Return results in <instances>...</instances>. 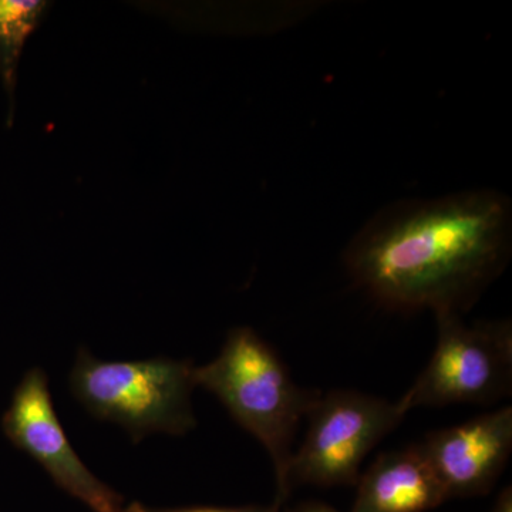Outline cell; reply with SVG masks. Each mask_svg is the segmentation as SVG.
<instances>
[{
  "label": "cell",
  "instance_id": "cell-3",
  "mask_svg": "<svg viewBox=\"0 0 512 512\" xmlns=\"http://www.w3.org/2000/svg\"><path fill=\"white\" fill-rule=\"evenodd\" d=\"M194 365L167 357L104 362L86 348L70 373L73 396L96 419L113 421L140 441L151 433L184 436L195 429Z\"/></svg>",
  "mask_w": 512,
  "mask_h": 512
},
{
  "label": "cell",
  "instance_id": "cell-9",
  "mask_svg": "<svg viewBox=\"0 0 512 512\" xmlns=\"http://www.w3.org/2000/svg\"><path fill=\"white\" fill-rule=\"evenodd\" d=\"M49 9L43 0H0V83L8 100V127L15 120L20 57Z\"/></svg>",
  "mask_w": 512,
  "mask_h": 512
},
{
  "label": "cell",
  "instance_id": "cell-1",
  "mask_svg": "<svg viewBox=\"0 0 512 512\" xmlns=\"http://www.w3.org/2000/svg\"><path fill=\"white\" fill-rule=\"evenodd\" d=\"M511 252V200L481 188L384 205L350 239L343 264L389 311L463 316L503 275Z\"/></svg>",
  "mask_w": 512,
  "mask_h": 512
},
{
  "label": "cell",
  "instance_id": "cell-11",
  "mask_svg": "<svg viewBox=\"0 0 512 512\" xmlns=\"http://www.w3.org/2000/svg\"><path fill=\"white\" fill-rule=\"evenodd\" d=\"M493 512H512V490L511 487L504 488L498 495L497 503Z\"/></svg>",
  "mask_w": 512,
  "mask_h": 512
},
{
  "label": "cell",
  "instance_id": "cell-4",
  "mask_svg": "<svg viewBox=\"0 0 512 512\" xmlns=\"http://www.w3.org/2000/svg\"><path fill=\"white\" fill-rule=\"evenodd\" d=\"M436 316L437 342L429 363L397 400L404 414L419 407L494 404L512 392L511 320L467 323L456 313Z\"/></svg>",
  "mask_w": 512,
  "mask_h": 512
},
{
  "label": "cell",
  "instance_id": "cell-5",
  "mask_svg": "<svg viewBox=\"0 0 512 512\" xmlns=\"http://www.w3.org/2000/svg\"><path fill=\"white\" fill-rule=\"evenodd\" d=\"M404 419L397 403L383 397L357 390L320 393L306 416L305 439L293 453L289 488L356 485L370 451Z\"/></svg>",
  "mask_w": 512,
  "mask_h": 512
},
{
  "label": "cell",
  "instance_id": "cell-6",
  "mask_svg": "<svg viewBox=\"0 0 512 512\" xmlns=\"http://www.w3.org/2000/svg\"><path fill=\"white\" fill-rule=\"evenodd\" d=\"M2 430L13 446L45 468L57 487L93 512H126L123 497L94 476L74 451L40 367L28 370L16 386L3 413Z\"/></svg>",
  "mask_w": 512,
  "mask_h": 512
},
{
  "label": "cell",
  "instance_id": "cell-8",
  "mask_svg": "<svg viewBox=\"0 0 512 512\" xmlns=\"http://www.w3.org/2000/svg\"><path fill=\"white\" fill-rule=\"evenodd\" d=\"M356 485L350 512H427L447 501L420 444L380 454Z\"/></svg>",
  "mask_w": 512,
  "mask_h": 512
},
{
  "label": "cell",
  "instance_id": "cell-10",
  "mask_svg": "<svg viewBox=\"0 0 512 512\" xmlns=\"http://www.w3.org/2000/svg\"><path fill=\"white\" fill-rule=\"evenodd\" d=\"M126 512H282L281 508L272 505V507H261V505H247V507H178V508H156L147 507L140 503H131L127 505Z\"/></svg>",
  "mask_w": 512,
  "mask_h": 512
},
{
  "label": "cell",
  "instance_id": "cell-12",
  "mask_svg": "<svg viewBox=\"0 0 512 512\" xmlns=\"http://www.w3.org/2000/svg\"><path fill=\"white\" fill-rule=\"evenodd\" d=\"M288 512H339L335 510V508L330 507L328 504L323 503H305L298 505V507L293 508L292 511Z\"/></svg>",
  "mask_w": 512,
  "mask_h": 512
},
{
  "label": "cell",
  "instance_id": "cell-7",
  "mask_svg": "<svg viewBox=\"0 0 512 512\" xmlns=\"http://www.w3.org/2000/svg\"><path fill=\"white\" fill-rule=\"evenodd\" d=\"M447 500L487 495L512 451V409L493 410L457 426L431 431L420 443Z\"/></svg>",
  "mask_w": 512,
  "mask_h": 512
},
{
  "label": "cell",
  "instance_id": "cell-2",
  "mask_svg": "<svg viewBox=\"0 0 512 512\" xmlns=\"http://www.w3.org/2000/svg\"><path fill=\"white\" fill-rule=\"evenodd\" d=\"M194 382L264 446L275 470L274 505L281 508L292 493L288 471L296 434L320 392L299 386L276 350L248 326L229 330L220 355L194 367Z\"/></svg>",
  "mask_w": 512,
  "mask_h": 512
}]
</instances>
